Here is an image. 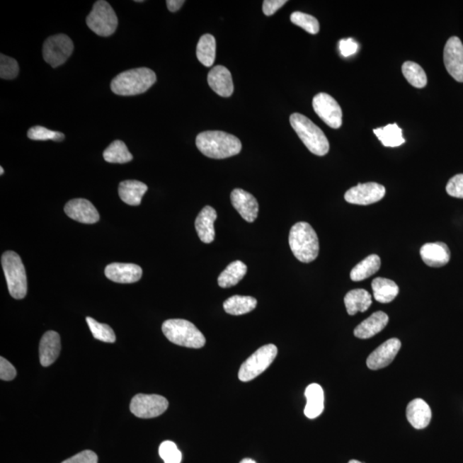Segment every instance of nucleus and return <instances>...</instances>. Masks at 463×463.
<instances>
[{"instance_id": "nucleus-1", "label": "nucleus", "mask_w": 463, "mask_h": 463, "mask_svg": "<svg viewBox=\"0 0 463 463\" xmlns=\"http://www.w3.org/2000/svg\"><path fill=\"white\" fill-rule=\"evenodd\" d=\"M196 145L202 154L212 159H226L236 156L242 149L241 142L238 137L220 131L198 134Z\"/></svg>"}, {"instance_id": "nucleus-2", "label": "nucleus", "mask_w": 463, "mask_h": 463, "mask_svg": "<svg viewBox=\"0 0 463 463\" xmlns=\"http://www.w3.org/2000/svg\"><path fill=\"white\" fill-rule=\"evenodd\" d=\"M156 82V75L149 68L132 69L120 73L113 79L111 89L115 94L132 96L143 94Z\"/></svg>"}, {"instance_id": "nucleus-3", "label": "nucleus", "mask_w": 463, "mask_h": 463, "mask_svg": "<svg viewBox=\"0 0 463 463\" xmlns=\"http://www.w3.org/2000/svg\"><path fill=\"white\" fill-rule=\"evenodd\" d=\"M290 246L292 253L299 261L311 263L318 258L319 241L318 235L307 222H298L292 227Z\"/></svg>"}, {"instance_id": "nucleus-4", "label": "nucleus", "mask_w": 463, "mask_h": 463, "mask_svg": "<svg viewBox=\"0 0 463 463\" xmlns=\"http://www.w3.org/2000/svg\"><path fill=\"white\" fill-rule=\"evenodd\" d=\"M290 124L303 144L312 154L324 156L330 152V143L326 134L307 117L302 113H292L290 116Z\"/></svg>"}, {"instance_id": "nucleus-5", "label": "nucleus", "mask_w": 463, "mask_h": 463, "mask_svg": "<svg viewBox=\"0 0 463 463\" xmlns=\"http://www.w3.org/2000/svg\"><path fill=\"white\" fill-rule=\"evenodd\" d=\"M162 331L170 342L178 346L201 348L206 343L204 334L188 320H166L162 324Z\"/></svg>"}, {"instance_id": "nucleus-6", "label": "nucleus", "mask_w": 463, "mask_h": 463, "mask_svg": "<svg viewBox=\"0 0 463 463\" xmlns=\"http://www.w3.org/2000/svg\"><path fill=\"white\" fill-rule=\"evenodd\" d=\"M8 290L16 299L25 297L28 291L27 275L21 258L15 251H8L1 258Z\"/></svg>"}, {"instance_id": "nucleus-7", "label": "nucleus", "mask_w": 463, "mask_h": 463, "mask_svg": "<svg viewBox=\"0 0 463 463\" xmlns=\"http://www.w3.org/2000/svg\"><path fill=\"white\" fill-rule=\"evenodd\" d=\"M87 25L96 35L108 38L116 31L118 18L115 11L107 1L96 2L86 18Z\"/></svg>"}, {"instance_id": "nucleus-8", "label": "nucleus", "mask_w": 463, "mask_h": 463, "mask_svg": "<svg viewBox=\"0 0 463 463\" xmlns=\"http://www.w3.org/2000/svg\"><path fill=\"white\" fill-rule=\"evenodd\" d=\"M276 355L278 348L274 344H268L258 349L242 364L239 372V380L249 382L262 375L273 362Z\"/></svg>"}, {"instance_id": "nucleus-9", "label": "nucleus", "mask_w": 463, "mask_h": 463, "mask_svg": "<svg viewBox=\"0 0 463 463\" xmlns=\"http://www.w3.org/2000/svg\"><path fill=\"white\" fill-rule=\"evenodd\" d=\"M74 46L69 36L59 34L50 36L43 45V58L52 67L62 66L70 58Z\"/></svg>"}, {"instance_id": "nucleus-10", "label": "nucleus", "mask_w": 463, "mask_h": 463, "mask_svg": "<svg viewBox=\"0 0 463 463\" xmlns=\"http://www.w3.org/2000/svg\"><path fill=\"white\" fill-rule=\"evenodd\" d=\"M168 405V401L164 396L138 394L132 398L130 410L138 418L152 419L164 413Z\"/></svg>"}, {"instance_id": "nucleus-11", "label": "nucleus", "mask_w": 463, "mask_h": 463, "mask_svg": "<svg viewBox=\"0 0 463 463\" xmlns=\"http://www.w3.org/2000/svg\"><path fill=\"white\" fill-rule=\"evenodd\" d=\"M312 105L316 115L328 127L338 129L343 125V111L337 101L326 93H319L316 95Z\"/></svg>"}, {"instance_id": "nucleus-12", "label": "nucleus", "mask_w": 463, "mask_h": 463, "mask_svg": "<svg viewBox=\"0 0 463 463\" xmlns=\"http://www.w3.org/2000/svg\"><path fill=\"white\" fill-rule=\"evenodd\" d=\"M384 185L375 182L359 184L345 193V200L349 204L357 205H369L379 202L385 196Z\"/></svg>"}, {"instance_id": "nucleus-13", "label": "nucleus", "mask_w": 463, "mask_h": 463, "mask_svg": "<svg viewBox=\"0 0 463 463\" xmlns=\"http://www.w3.org/2000/svg\"><path fill=\"white\" fill-rule=\"evenodd\" d=\"M444 61L449 74L457 82L463 83V45L457 36L450 38L446 42Z\"/></svg>"}, {"instance_id": "nucleus-14", "label": "nucleus", "mask_w": 463, "mask_h": 463, "mask_svg": "<svg viewBox=\"0 0 463 463\" xmlns=\"http://www.w3.org/2000/svg\"><path fill=\"white\" fill-rule=\"evenodd\" d=\"M64 212L72 220L84 224H94L100 219V215L96 207L87 199L84 198L72 199L69 201L64 206Z\"/></svg>"}, {"instance_id": "nucleus-15", "label": "nucleus", "mask_w": 463, "mask_h": 463, "mask_svg": "<svg viewBox=\"0 0 463 463\" xmlns=\"http://www.w3.org/2000/svg\"><path fill=\"white\" fill-rule=\"evenodd\" d=\"M401 347V341L391 338L386 341L369 355L367 365L369 369L379 370L388 367L396 358Z\"/></svg>"}, {"instance_id": "nucleus-16", "label": "nucleus", "mask_w": 463, "mask_h": 463, "mask_svg": "<svg viewBox=\"0 0 463 463\" xmlns=\"http://www.w3.org/2000/svg\"><path fill=\"white\" fill-rule=\"evenodd\" d=\"M231 202L244 220L253 222L258 217L259 205L253 195L242 189H234L231 193Z\"/></svg>"}, {"instance_id": "nucleus-17", "label": "nucleus", "mask_w": 463, "mask_h": 463, "mask_svg": "<svg viewBox=\"0 0 463 463\" xmlns=\"http://www.w3.org/2000/svg\"><path fill=\"white\" fill-rule=\"evenodd\" d=\"M105 275L118 283H134L139 281L143 270L134 263H113L105 267Z\"/></svg>"}, {"instance_id": "nucleus-18", "label": "nucleus", "mask_w": 463, "mask_h": 463, "mask_svg": "<svg viewBox=\"0 0 463 463\" xmlns=\"http://www.w3.org/2000/svg\"><path fill=\"white\" fill-rule=\"evenodd\" d=\"M420 253L425 265L433 268L445 266L450 259L449 247L442 242L425 244Z\"/></svg>"}, {"instance_id": "nucleus-19", "label": "nucleus", "mask_w": 463, "mask_h": 463, "mask_svg": "<svg viewBox=\"0 0 463 463\" xmlns=\"http://www.w3.org/2000/svg\"><path fill=\"white\" fill-rule=\"evenodd\" d=\"M210 87L222 97H229L234 93V83L231 72L225 67L217 66L209 72Z\"/></svg>"}, {"instance_id": "nucleus-20", "label": "nucleus", "mask_w": 463, "mask_h": 463, "mask_svg": "<svg viewBox=\"0 0 463 463\" xmlns=\"http://www.w3.org/2000/svg\"><path fill=\"white\" fill-rule=\"evenodd\" d=\"M40 361L43 367H50L58 359L61 350L60 336L55 331L45 333L40 343Z\"/></svg>"}, {"instance_id": "nucleus-21", "label": "nucleus", "mask_w": 463, "mask_h": 463, "mask_svg": "<svg viewBox=\"0 0 463 463\" xmlns=\"http://www.w3.org/2000/svg\"><path fill=\"white\" fill-rule=\"evenodd\" d=\"M217 219V211L211 206H205L198 214L195 222V227L202 242L210 244L214 241L215 237L214 223Z\"/></svg>"}, {"instance_id": "nucleus-22", "label": "nucleus", "mask_w": 463, "mask_h": 463, "mask_svg": "<svg viewBox=\"0 0 463 463\" xmlns=\"http://www.w3.org/2000/svg\"><path fill=\"white\" fill-rule=\"evenodd\" d=\"M406 414L409 423L416 429L425 428L432 420V410L429 405L420 398L410 401Z\"/></svg>"}, {"instance_id": "nucleus-23", "label": "nucleus", "mask_w": 463, "mask_h": 463, "mask_svg": "<svg viewBox=\"0 0 463 463\" xmlns=\"http://www.w3.org/2000/svg\"><path fill=\"white\" fill-rule=\"evenodd\" d=\"M389 323V316L384 311H377L355 328V336L360 339H368L379 334Z\"/></svg>"}, {"instance_id": "nucleus-24", "label": "nucleus", "mask_w": 463, "mask_h": 463, "mask_svg": "<svg viewBox=\"0 0 463 463\" xmlns=\"http://www.w3.org/2000/svg\"><path fill=\"white\" fill-rule=\"evenodd\" d=\"M307 397V405L304 408V416L309 419H315L323 413L324 408V396L322 387L318 384H311L304 391Z\"/></svg>"}, {"instance_id": "nucleus-25", "label": "nucleus", "mask_w": 463, "mask_h": 463, "mask_svg": "<svg viewBox=\"0 0 463 463\" xmlns=\"http://www.w3.org/2000/svg\"><path fill=\"white\" fill-rule=\"evenodd\" d=\"M148 190V186L143 182L137 181H125L119 185V195L125 204L137 206L141 204L142 198Z\"/></svg>"}, {"instance_id": "nucleus-26", "label": "nucleus", "mask_w": 463, "mask_h": 463, "mask_svg": "<svg viewBox=\"0 0 463 463\" xmlns=\"http://www.w3.org/2000/svg\"><path fill=\"white\" fill-rule=\"evenodd\" d=\"M345 306L349 315H355L357 312L367 311L372 303V295L365 290L349 291L344 298Z\"/></svg>"}, {"instance_id": "nucleus-27", "label": "nucleus", "mask_w": 463, "mask_h": 463, "mask_svg": "<svg viewBox=\"0 0 463 463\" xmlns=\"http://www.w3.org/2000/svg\"><path fill=\"white\" fill-rule=\"evenodd\" d=\"M373 295L377 302L389 303L399 294V287L391 280L377 278L372 282Z\"/></svg>"}, {"instance_id": "nucleus-28", "label": "nucleus", "mask_w": 463, "mask_h": 463, "mask_svg": "<svg viewBox=\"0 0 463 463\" xmlns=\"http://www.w3.org/2000/svg\"><path fill=\"white\" fill-rule=\"evenodd\" d=\"M247 266L242 261H234L227 265L218 278L219 286L227 288L237 285L245 278Z\"/></svg>"}, {"instance_id": "nucleus-29", "label": "nucleus", "mask_w": 463, "mask_h": 463, "mask_svg": "<svg viewBox=\"0 0 463 463\" xmlns=\"http://www.w3.org/2000/svg\"><path fill=\"white\" fill-rule=\"evenodd\" d=\"M257 304V299L251 296L234 295L226 300L223 307L227 314L239 316L253 311Z\"/></svg>"}, {"instance_id": "nucleus-30", "label": "nucleus", "mask_w": 463, "mask_h": 463, "mask_svg": "<svg viewBox=\"0 0 463 463\" xmlns=\"http://www.w3.org/2000/svg\"><path fill=\"white\" fill-rule=\"evenodd\" d=\"M381 259L379 256L372 254L356 265L351 270L350 278L353 282H360L367 279L379 270Z\"/></svg>"}, {"instance_id": "nucleus-31", "label": "nucleus", "mask_w": 463, "mask_h": 463, "mask_svg": "<svg viewBox=\"0 0 463 463\" xmlns=\"http://www.w3.org/2000/svg\"><path fill=\"white\" fill-rule=\"evenodd\" d=\"M373 132L385 147L396 148L405 144L403 131L396 124H389L384 127L375 129Z\"/></svg>"}, {"instance_id": "nucleus-32", "label": "nucleus", "mask_w": 463, "mask_h": 463, "mask_svg": "<svg viewBox=\"0 0 463 463\" xmlns=\"http://www.w3.org/2000/svg\"><path fill=\"white\" fill-rule=\"evenodd\" d=\"M217 52V42L212 35L206 34L199 39L197 47V57L202 64L206 67L213 66Z\"/></svg>"}, {"instance_id": "nucleus-33", "label": "nucleus", "mask_w": 463, "mask_h": 463, "mask_svg": "<svg viewBox=\"0 0 463 463\" xmlns=\"http://www.w3.org/2000/svg\"><path fill=\"white\" fill-rule=\"evenodd\" d=\"M103 157L109 164H127L133 159L132 154L129 152L127 146L120 140L113 141L105 149Z\"/></svg>"}, {"instance_id": "nucleus-34", "label": "nucleus", "mask_w": 463, "mask_h": 463, "mask_svg": "<svg viewBox=\"0 0 463 463\" xmlns=\"http://www.w3.org/2000/svg\"><path fill=\"white\" fill-rule=\"evenodd\" d=\"M401 70H403L405 79L412 86L422 88L428 84V76L420 64L412 62V61H407L403 64Z\"/></svg>"}, {"instance_id": "nucleus-35", "label": "nucleus", "mask_w": 463, "mask_h": 463, "mask_svg": "<svg viewBox=\"0 0 463 463\" xmlns=\"http://www.w3.org/2000/svg\"><path fill=\"white\" fill-rule=\"evenodd\" d=\"M87 324L91 330L93 336L96 339L101 341L103 343H113L116 341V336L113 328L108 324L97 322L91 316L86 318Z\"/></svg>"}, {"instance_id": "nucleus-36", "label": "nucleus", "mask_w": 463, "mask_h": 463, "mask_svg": "<svg viewBox=\"0 0 463 463\" xmlns=\"http://www.w3.org/2000/svg\"><path fill=\"white\" fill-rule=\"evenodd\" d=\"M290 20L292 23L302 28L309 34L316 35L319 33L320 28L319 23L318 19L315 18L314 16L303 13V12L300 11H295L291 15Z\"/></svg>"}, {"instance_id": "nucleus-37", "label": "nucleus", "mask_w": 463, "mask_h": 463, "mask_svg": "<svg viewBox=\"0 0 463 463\" xmlns=\"http://www.w3.org/2000/svg\"><path fill=\"white\" fill-rule=\"evenodd\" d=\"M28 137L31 140L35 141L52 140L62 142L66 137H64L62 132L51 131V130H48L46 127L36 125V127L28 130Z\"/></svg>"}, {"instance_id": "nucleus-38", "label": "nucleus", "mask_w": 463, "mask_h": 463, "mask_svg": "<svg viewBox=\"0 0 463 463\" xmlns=\"http://www.w3.org/2000/svg\"><path fill=\"white\" fill-rule=\"evenodd\" d=\"M159 455L165 463H181L182 454L181 450L172 441L161 442L159 448Z\"/></svg>"}, {"instance_id": "nucleus-39", "label": "nucleus", "mask_w": 463, "mask_h": 463, "mask_svg": "<svg viewBox=\"0 0 463 463\" xmlns=\"http://www.w3.org/2000/svg\"><path fill=\"white\" fill-rule=\"evenodd\" d=\"M19 72L17 61L11 57L0 55V77L2 79H14Z\"/></svg>"}, {"instance_id": "nucleus-40", "label": "nucleus", "mask_w": 463, "mask_h": 463, "mask_svg": "<svg viewBox=\"0 0 463 463\" xmlns=\"http://www.w3.org/2000/svg\"><path fill=\"white\" fill-rule=\"evenodd\" d=\"M446 192L453 198H463V174H457L450 178L446 185Z\"/></svg>"}, {"instance_id": "nucleus-41", "label": "nucleus", "mask_w": 463, "mask_h": 463, "mask_svg": "<svg viewBox=\"0 0 463 463\" xmlns=\"http://www.w3.org/2000/svg\"><path fill=\"white\" fill-rule=\"evenodd\" d=\"M62 463H98V457L92 450H84Z\"/></svg>"}, {"instance_id": "nucleus-42", "label": "nucleus", "mask_w": 463, "mask_h": 463, "mask_svg": "<svg viewBox=\"0 0 463 463\" xmlns=\"http://www.w3.org/2000/svg\"><path fill=\"white\" fill-rule=\"evenodd\" d=\"M17 376V370L6 359L0 358V379L4 381L13 380Z\"/></svg>"}, {"instance_id": "nucleus-43", "label": "nucleus", "mask_w": 463, "mask_h": 463, "mask_svg": "<svg viewBox=\"0 0 463 463\" xmlns=\"http://www.w3.org/2000/svg\"><path fill=\"white\" fill-rule=\"evenodd\" d=\"M339 50L341 54L345 58L347 57L355 55L358 50V44L355 42L352 38L341 40L339 42Z\"/></svg>"}, {"instance_id": "nucleus-44", "label": "nucleus", "mask_w": 463, "mask_h": 463, "mask_svg": "<svg viewBox=\"0 0 463 463\" xmlns=\"http://www.w3.org/2000/svg\"><path fill=\"white\" fill-rule=\"evenodd\" d=\"M287 1L286 0H265L263 4V11L268 17L272 16L282 8Z\"/></svg>"}, {"instance_id": "nucleus-45", "label": "nucleus", "mask_w": 463, "mask_h": 463, "mask_svg": "<svg viewBox=\"0 0 463 463\" xmlns=\"http://www.w3.org/2000/svg\"><path fill=\"white\" fill-rule=\"evenodd\" d=\"M185 2L184 0H168L166 6H168L170 11L176 12L181 9Z\"/></svg>"}, {"instance_id": "nucleus-46", "label": "nucleus", "mask_w": 463, "mask_h": 463, "mask_svg": "<svg viewBox=\"0 0 463 463\" xmlns=\"http://www.w3.org/2000/svg\"><path fill=\"white\" fill-rule=\"evenodd\" d=\"M239 463H257V462L253 460V459L246 458V459H243V460Z\"/></svg>"}, {"instance_id": "nucleus-47", "label": "nucleus", "mask_w": 463, "mask_h": 463, "mask_svg": "<svg viewBox=\"0 0 463 463\" xmlns=\"http://www.w3.org/2000/svg\"><path fill=\"white\" fill-rule=\"evenodd\" d=\"M4 173H5V171H4V168H2V166H0V174H1V176H3Z\"/></svg>"}, {"instance_id": "nucleus-48", "label": "nucleus", "mask_w": 463, "mask_h": 463, "mask_svg": "<svg viewBox=\"0 0 463 463\" xmlns=\"http://www.w3.org/2000/svg\"><path fill=\"white\" fill-rule=\"evenodd\" d=\"M348 463H362V462H360L357 461V460H351V461L349 462Z\"/></svg>"}]
</instances>
